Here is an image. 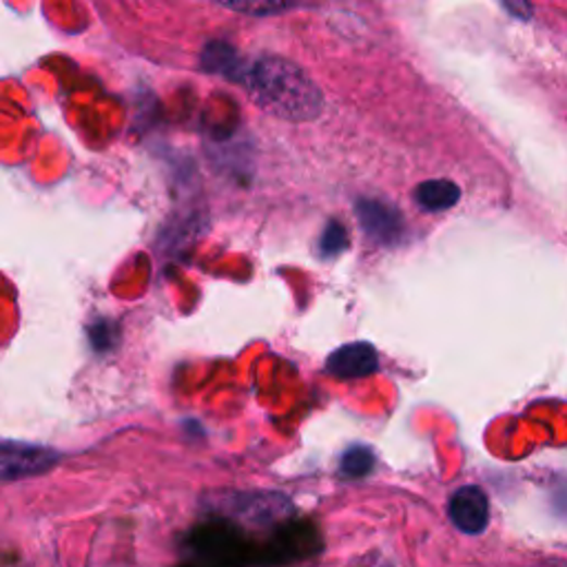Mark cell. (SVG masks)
<instances>
[{
	"mask_svg": "<svg viewBox=\"0 0 567 567\" xmlns=\"http://www.w3.org/2000/svg\"><path fill=\"white\" fill-rule=\"evenodd\" d=\"M239 85L260 109L284 120H312L324 109L320 87L295 62L280 56H262L244 65Z\"/></svg>",
	"mask_w": 567,
	"mask_h": 567,
	"instance_id": "obj_1",
	"label": "cell"
},
{
	"mask_svg": "<svg viewBox=\"0 0 567 567\" xmlns=\"http://www.w3.org/2000/svg\"><path fill=\"white\" fill-rule=\"evenodd\" d=\"M448 515L455 528L464 534L485 532L490 523V503L485 492L477 485L459 488L448 503Z\"/></svg>",
	"mask_w": 567,
	"mask_h": 567,
	"instance_id": "obj_2",
	"label": "cell"
},
{
	"mask_svg": "<svg viewBox=\"0 0 567 567\" xmlns=\"http://www.w3.org/2000/svg\"><path fill=\"white\" fill-rule=\"evenodd\" d=\"M56 461H58V455L51 448L8 441V444L3 446V479L14 481V479H23V477L42 474L51 466H56Z\"/></svg>",
	"mask_w": 567,
	"mask_h": 567,
	"instance_id": "obj_3",
	"label": "cell"
},
{
	"mask_svg": "<svg viewBox=\"0 0 567 567\" xmlns=\"http://www.w3.org/2000/svg\"><path fill=\"white\" fill-rule=\"evenodd\" d=\"M326 370L337 380H361L380 370V355L366 342L346 344L326 359Z\"/></svg>",
	"mask_w": 567,
	"mask_h": 567,
	"instance_id": "obj_4",
	"label": "cell"
},
{
	"mask_svg": "<svg viewBox=\"0 0 567 567\" xmlns=\"http://www.w3.org/2000/svg\"><path fill=\"white\" fill-rule=\"evenodd\" d=\"M357 215L361 222V229L368 237L382 244H395L404 233V220L397 209L377 202V200H359L357 202Z\"/></svg>",
	"mask_w": 567,
	"mask_h": 567,
	"instance_id": "obj_5",
	"label": "cell"
},
{
	"mask_svg": "<svg viewBox=\"0 0 567 567\" xmlns=\"http://www.w3.org/2000/svg\"><path fill=\"white\" fill-rule=\"evenodd\" d=\"M461 198L459 186L451 180H428L421 182L415 192V200L426 211H446L453 209Z\"/></svg>",
	"mask_w": 567,
	"mask_h": 567,
	"instance_id": "obj_6",
	"label": "cell"
},
{
	"mask_svg": "<svg viewBox=\"0 0 567 567\" xmlns=\"http://www.w3.org/2000/svg\"><path fill=\"white\" fill-rule=\"evenodd\" d=\"M202 65L211 74H222L229 81L239 83L244 62L237 58L235 49H231L226 42H211L202 53Z\"/></svg>",
	"mask_w": 567,
	"mask_h": 567,
	"instance_id": "obj_7",
	"label": "cell"
},
{
	"mask_svg": "<svg viewBox=\"0 0 567 567\" xmlns=\"http://www.w3.org/2000/svg\"><path fill=\"white\" fill-rule=\"evenodd\" d=\"M374 466V453L368 446H353L344 453L342 457V474L350 477V479H359L366 477Z\"/></svg>",
	"mask_w": 567,
	"mask_h": 567,
	"instance_id": "obj_8",
	"label": "cell"
},
{
	"mask_svg": "<svg viewBox=\"0 0 567 567\" xmlns=\"http://www.w3.org/2000/svg\"><path fill=\"white\" fill-rule=\"evenodd\" d=\"M346 246H348V233H346L344 224L337 220L329 222L320 237V256L326 260L337 258L340 254H344Z\"/></svg>",
	"mask_w": 567,
	"mask_h": 567,
	"instance_id": "obj_9",
	"label": "cell"
},
{
	"mask_svg": "<svg viewBox=\"0 0 567 567\" xmlns=\"http://www.w3.org/2000/svg\"><path fill=\"white\" fill-rule=\"evenodd\" d=\"M222 8L242 12V14H254V16H269V14H280L295 10L297 5H286V3H224Z\"/></svg>",
	"mask_w": 567,
	"mask_h": 567,
	"instance_id": "obj_10",
	"label": "cell"
}]
</instances>
